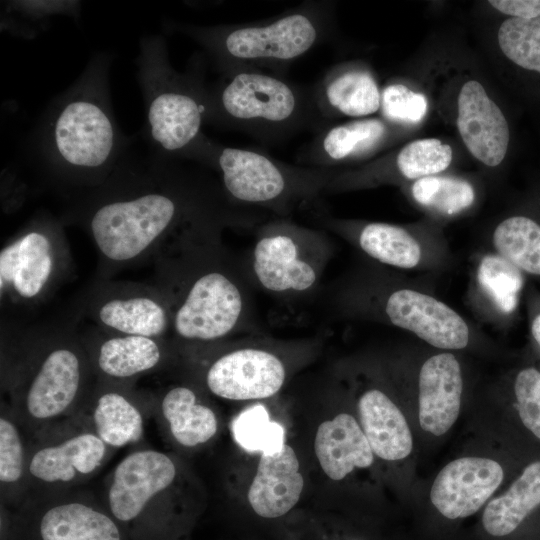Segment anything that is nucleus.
Instances as JSON below:
<instances>
[{
  "label": "nucleus",
  "mask_w": 540,
  "mask_h": 540,
  "mask_svg": "<svg viewBox=\"0 0 540 540\" xmlns=\"http://www.w3.org/2000/svg\"><path fill=\"white\" fill-rule=\"evenodd\" d=\"M105 274L141 261L166 241L210 222L239 221L220 197L177 172L96 199L85 215Z\"/></svg>",
  "instance_id": "obj_1"
},
{
  "label": "nucleus",
  "mask_w": 540,
  "mask_h": 540,
  "mask_svg": "<svg viewBox=\"0 0 540 540\" xmlns=\"http://www.w3.org/2000/svg\"><path fill=\"white\" fill-rule=\"evenodd\" d=\"M2 374L6 403L30 440L76 418L97 380L82 337L68 329L23 337Z\"/></svg>",
  "instance_id": "obj_2"
},
{
  "label": "nucleus",
  "mask_w": 540,
  "mask_h": 540,
  "mask_svg": "<svg viewBox=\"0 0 540 540\" xmlns=\"http://www.w3.org/2000/svg\"><path fill=\"white\" fill-rule=\"evenodd\" d=\"M218 230L189 231L175 240L177 256L161 254L158 260L157 285L171 304V332L185 344L219 342L245 320L244 290L211 250Z\"/></svg>",
  "instance_id": "obj_3"
},
{
  "label": "nucleus",
  "mask_w": 540,
  "mask_h": 540,
  "mask_svg": "<svg viewBox=\"0 0 540 540\" xmlns=\"http://www.w3.org/2000/svg\"><path fill=\"white\" fill-rule=\"evenodd\" d=\"M108 60L99 57L48 110L40 145L48 166L75 184L99 185L123 147L108 93Z\"/></svg>",
  "instance_id": "obj_4"
},
{
  "label": "nucleus",
  "mask_w": 540,
  "mask_h": 540,
  "mask_svg": "<svg viewBox=\"0 0 540 540\" xmlns=\"http://www.w3.org/2000/svg\"><path fill=\"white\" fill-rule=\"evenodd\" d=\"M326 3L309 2L269 20L218 26H178L196 41L219 70L279 74L327 36Z\"/></svg>",
  "instance_id": "obj_5"
},
{
  "label": "nucleus",
  "mask_w": 540,
  "mask_h": 540,
  "mask_svg": "<svg viewBox=\"0 0 540 540\" xmlns=\"http://www.w3.org/2000/svg\"><path fill=\"white\" fill-rule=\"evenodd\" d=\"M137 62L151 140L167 156L209 165L218 144L202 129L207 121V87L197 76L171 66L159 35L141 40Z\"/></svg>",
  "instance_id": "obj_6"
},
{
  "label": "nucleus",
  "mask_w": 540,
  "mask_h": 540,
  "mask_svg": "<svg viewBox=\"0 0 540 540\" xmlns=\"http://www.w3.org/2000/svg\"><path fill=\"white\" fill-rule=\"evenodd\" d=\"M207 121L262 141L282 140L303 129H323L311 87L262 71L225 74L213 88L207 87Z\"/></svg>",
  "instance_id": "obj_7"
},
{
  "label": "nucleus",
  "mask_w": 540,
  "mask_h": 540,
  "mask_svg": "<svg viewBox=\"0 0 540 540\" xmlns=\"http://www.w3.org/2000/svg\"><path fill=\"white\" fill-rule=\"evenodd\" d=\"M180 479L172 456L139 449L126 455L106 478L102 502L130 540H174Z\"/></svg>",
  "instance_id": "obj_8"
},
{
  "label": "nucleus",
  "mask_w": 540,
  "mask_h": 540,
  "mask_svg": "<svg viewBox=\"0 0 540 540\" xmlns=\"http://www.w3.org/2000/svg\"><path fill=\"white\" fill-rule=\"evenodd\" d=\"M210 166L219 172L222 191L230 202L267 209L281 217L313 204L337 173L287 164L253 149L219 144Z\"/></svg>",
  "instance_id": "obj_9"
},
{
  "label": "nucleus",
  "mask_w": 540,
  "mask_h": 540,
  "mask_svg": "<svg viewBox=\"0 0 540 540\" xmlns=\"http://www.w3.org/2000/svg\"><path fill=\"white\" fill-rule=\"evenodd\" d=\"M330 256L323 231L280 217L258 229L251 270L259 286L270 293H308L319 283Z\"/></svg>",
  "instance_id": "obj_10"
},
{
  "label": "nucleus",
  "mask_w": 540,
  "mask_h": 540,
  "mask_svg": "<svg viewBox=\"0 0 540 540\" xmlns=\"http://www.w3.org/2000/svg\"><path fill=\"white\" fill-rule=\"evenodd\" d=\"M70 263L59 223L50 218L29 222L0 251L1 302L36 305L67 276Z\"/></svg>",
  "instance_id": "obj_11"
},
{
  "label": "nucleus",
  "mask_w": 540,
  "mask_h": 540,
  "mask_svg": "<svg viewBox=\"0 0 540 540\" xmlns=\"http://www.w3.org/2000/svg\"><path fill=\"white\" fill-rule=\"evenodd\" d=\"M6 521L11 540H130L103 502L71 490L30 498Z\"/></svg>",
  "instance_id": "obj_12"
},
{
  "label": "nucleus",
  "mask_w": 540,
  "mask_h": 540,
  "mask_svg": "<svg viewBox=\"0 0 540 540\" xmlns=\"http://www.w3.org/2000/svg\"><path fill=\"white\" fill-rule=\"evenodd\" d=\"M111 449L79 415L30 440L26 500L66 492L85 482L104 465Z\"/></svg>",
  "instance_id": "obj_13"
},
{
  "label": "nucleus",
  "mask_w": 540,
  "mask_h": 540,
  "mask_svg": "<svg viewBox=\"0 0 540 540\" xmlns=\"http://www.w3.org/2000/svg\"><path fill=\"white\" fill-rule=\"evenodd\" d=\"M85 315L106 332L165 339L172 309L158 286L103 280L87 294Z\"/></svg>",
  "instance_id": "obj_14"
},
{
  "label": "nucleus",
  "mask_w": 540,
  "mask_h": 540,
  "mask_svg": "<svg viewBox=\"0 0 540 540\" xmlns=\"http://www.w3.org/2000/svg\"><path fill=\"white\" fill-rule=\"evenodd\" d=\"M287 364L275 350L259 345L228 349L205 366L203 380L213 395L227 400L266 399L277 394L287 378Z\"/></svg>",
  "instance_id": "obj_15"
},
{
  "label": "nucleus",
  "mask_w": 540,
  "mask_h": 540,
  "mask_svg": "<svg viewBox=\"0 0 540 540\" xmlns=\"http://www.w3.org/2000/svg\"><path fill=\"white\" fill-rule=\"evenodd\" d=\"M504 479V467L493 458H455L435 476L429 491L430 505L444 522L463 521L483 510Z\"/></svg>",
  "instance_id": "obj_16"
},
{
  "label": "nucleus",
  "mask_w": 540,
  "mask_h": 540,
  "mask_svg": "<svg viewBox=\"0 0 540 540\" xmlns=\"http://www.w3.org/2000/svg\"><path fill=\"white\" fill-rule=\"evenodd\" d=\"M385 318L442 350H460L470 341L465 320L431 295L409 288L389 292L380 304Z\"/></svg>",
  "instance_id": "obj_17"
},
{
  "label": "nucleus",
  "mask_w": 540,
  "mask_h": 540,
  "mask_svg": "<svg viewBox=\"0 0 540 540\" xmlns=\"http://www.w3.org/2000/svg\"><path fill=\"white\" fill-rule=\"evenodd\" d=\"M477 540H540V460L480 512Z\"/></svg>",
  "instance_id": "obj_18"
},
{
  "label": "nucleus",
  "mask_w": 540,
  "mask_h": 540,
  "mask_svg": "<svg viewBox=\"0 0 540 540\" xmlns=\"http://www.w3.org/2000/svg\"><path fill=\"white\" fill-rule=\"evenodd\" d=\"M98 380L131 384L161 367L168 356L165 339L106 332L96 327L81 336Z\"/></svg>",
  "instance_id": "obj_19"
},
{
  "label": "nucleus",
  "mask_w": 540,
  "mask_h": 540,
  "mask_svg": "<svg viewBox=\"0 0 540 540\" xmlns=\"http://www.w3.org/2000/svg\"><path fill=\"white\" fill-rule=\"evenodd\" d=\"M457 108V128L468 151L487 166L499 165L510 140L509 126L501 109L476 80L462 85Z\"/></svg>",
  "instance_id": "obj_20"
},
{
  "label": "nucleus",
  "mask_w": 540,
  "mask_h": 540,
  "mask_svg": "<svg viewBox=\"0 0 540 540\" xmlns=\"http://www.w3.org/2000/svg\"><path fill=\"white\" fill-rule=\"evenodd\" d=\"M462 395V369L456 356L441 352L426 359L418 377L421 429L434 437L449 432L460 415Z\"/></svg>",
  "instance_id": "obj_21"
},
{
  "label": "nucleus",
  "mask_w": 540,
  "mask_h": 540,
  "mask_svg": "<svg viewBox=\"0 0 540 540\" xmlns=\"http://www.w3.org/2000/svg\"><path fill=\"white\" fill-rule=\"evenodd\" d=\"M323 129L337 117H365L380 110L381 90L369 69L340 64L311 87Z\"/></svg>",
  "instance_id": "obj_22"
},
{
  "label": "nucleus",
  "mask_w": 540,
  "mask_h": 540,
  "mask_svg": "<svg viewBox=\"0 0 540 540\" xmlns=\"http://www.w3.org/2000/svg\"><path fill=\"white\" fill-rule=\"evenodd\" d=\"M79 416L112 449L138 443L144 434L141 403L131 384L97 379Z\"/></svg>",
  "instance_id": "obj_23"
},
{
  "label": "nucleus",
  "mask_w": 540,
  "mask_h": 540,
  "mask_svg": "<svg viewBox=\"0 0 540 540\" xmlns=\"http://www.w3.org/2000/svg\"><path fill=\"white\" fill-rule=\"evenodd\" d=\"M390 123L362 118L327 126L303 148L298 161L307 167L335 170L338 165L365 158L386 144Z\"/></svg>",
  "instance_id": "obj_24"
},
{
  "label": "nucleus",
  "mask_w": 540,
  "mask_h": 540,
  "mask_svg": "<svg viewBox=\"0 0 540 540\" xmlns=\"http://www.w3.org/2000/svg\"><path fill=\"white\" fill-rule=\"evenodd\" d=\"M294 449L285 443L274 453H261L247 498L262 518L274 519L288 513L299 501L304 479Z\"/></svg>",
  "instance_id": "obj_25"
},
{
  "label": "nucleus",
  "mask_w": 540,
  "mask_h": 540,
  "mask_svg": "<svg viewBox=\"0 0 540 540\" xmlns=\"http://www.w3.org/2000/svg\"><path fill=\"white\" fill-rule=\"evenodd\" d=\"M359 423L376 457L389 462L408 458L414 439L408 421L382 389H366L358 398Z\"/></svg>",
  "instance_id": "obj_26"
},
{
  "label": "nucleus",
  "mask_w": 540,
  "mask_h": 540,
  "mask_svg": "<svg viewBox=\"0 0 540 540\" xmlns=\"http://www.w3.org/2000/svg\"><path fill=\"white\" fill-rule=\"evenodd\" d=\"M314 449L323 472L335 481L355 469L369 468L375 459L359 421L348 413H340L318 426Z\"/></svg>",
  "instance_id": "obj_27"
},
{
  "label": "nucleus",
  "mask_w": 540,
  "mask_h": 540,
  "mask_svg": "<svg viewBox=\"0 0 540 540\" xmlns=\"http://www.w3.org/2000/svg\"><path fill=\"white\" fill-rule=\"evenodd\" d=\"M318 220L324 228L352 239L365 254L380 263L412 269L421 262L420 243L401 226L384 222L357 226L327 216H321Z\"/></svg>",
  "instance_id": "obj_28"
},
{
  "label": "nucleus",
  "mask_w": 540,
  "mask_h": 540,
  "mask_svg": "<svg viewBox=\"0 0 540 540\" xmlns=\"http://www.w3.org/2000/svg\"><path fill=\"white\" fill-rule=\"evenodd\" d=\"M159 409L171 437L182 447L203 445L218 431L215 412L202 403L196 391L189 386L168 388L160 399Z\"/></svg>",
  "instance_id": "obj_29"
},
{
  "label": "nucleus",
  "mask_w": 540,
  "mask_h": 540,
  "mask_svg": "<svg viewBox=\"0 0 540 540\" xmlns=\"http://www.w3.org/2000/svg\"><path fill=\"white\" fill-rule=\"evenodd\" d=\"M30 439L10 406L0 416V486L2 505L20 507L28 497L27 464Z\"/></svg>",
  "instance_id": "obj_30"
},
{
  "label": "nucleus",
  "mask_w": 540,
  "mask_h": 540,
  "mask_svg": "<svg viewBox=\"0 0 540 540\" xmlns=\"http://www.w3.org/2000/svg\"><path fill=\"white\" fill-rule=\"evenodd\" d=\"M492 241L500 256L520 270L540 275V225L534 220L509 217L497 225Z\"/></svg>",
  "instance_id": "obj_31"
},
{
  "label": "nucleus",
  "mask_w": 540,
  "mask_h": 540,
  "mask_svg": "<svg viewBox=\"0 0 540 540\" xmlns=\"http://www.w3.org/2000/svg\"><path fill=\"white\" fill-rule=\"evenodd\" d=\"M411 193L417 203L444 215L460 213L475 200L474 188L468 181L448 176L418 179Z\"/></svg>",
  "instance_id": "obj_32"
},
{
  "label": "nucleus",
  "mask_w": 540,
  "mask_h": 540,
  "mask_svg": "<svg viewBox=\"0 0 540 540\" xmlns=\"http://www.w3.org/2000/svg\"><path fill=\"white\" fill-rule=\"evenodd\" d=\"M477 280L502 313L509 314L516 309L523 287V276L514 264L499 254L486 255L478 266Z\"/></svg>",
  "instance_id": "obj_33"
},
{
  "label": "nucleus",
  "mask_w": 540,
  "mask_h": 540,
  "mask_svg": "<svg viewBox=\"0 0 540 540\" xmlns=\"http://www.w3.org/2000/svg\"><path fill=\"white\" fill-rule=\"evenodd\" d=\"M497 38L501 51L509 60L524 69L540 73V16L505 20Z\"/></svg>",
  "instance_id": "obj_34"
},
{
  "label": "nucleus",
  "mask_w": 540,
  "mask_h": 540,
  "mask_svg": "<svg viewBox=\"0 0 540 540\" xmlns=\"http://www.w3.org/2000/svg\"><path fill=\"white\" fill-rule=\"evenodd\" d=\"M452 157V148L439 139H418L399 151L395 167L403 177L416 181L443 172L451 164Z\"/></svg>",
  "instance_id": "obj_35"
},
{
  "label": "nucleus",
  "mask_w": 540,
  "mask_h": 540,
  "mask_svg": "<svg viewBox=\"0 0 540 540\" xmlns=\"http://www.w3.org/2000/svg\"><path fill=\"white\" fill-rule=\"evenodd\" d=\"M234 433L237 441L246 449L274 453L285 444L284 428L269 420L265 408L254 406L244 411L236 420Z\"/></svg>",
  "instance_id": "obj_36"
},
{
  "label": "nucleus",
  "mask_w": 540,
  "mask_h": 540,
  "mask_svg": "<svg viewBox=\"0 0 540 540\" xmlns=\"http://www.w3.org/2000/svg\"><path fill=\"white\" fill-rule=\"evenodd\" d=\"M425 95L402 83L386 85L381 90L380 110L385 120L400 125L419 123L427 112Z\"/></svg>",
  "instance_id": "obj_37"
},
{
  "label": "nucleus",
  "mask_w": 540,
  "mask_h": 540,
  "mask_svg": "<svg viewBox=\"0 0 540 540\" xmlns=\"http://www.w3.org/2000/svg\"><path fill=\"white\" fill-rule=\"evenodd\" d=\"M514 396L523 426L540 440V372L537 369L528 367L518 372Z\"/></svg>",
  "instance_id": "obj_38"
},
{
  "label": "nucleus",
  "mask_w": 540,
  "mask_h": 540,
  "mask_svg": "<svg viewBox=\"0 0 540 540\" xmlns=\"http://www.w3.org/2000/svg\"><path fill=\"white\" fill-rule=\"evenodd\" d=\"M489 4L511 18L533 19L540 16V0H490Z\"/></svg>",
  "instance_id": "obj_39"
},
{
  "label": "nucleus",
  "mask_w": 540,
  "mask_h": 540,
  "mask_svg": "<svg viewBox=\"0 0 540 540\" xmlns=\"http://www.w3.org/2000/svg\"><path fill=\"white\" fill-rule=\"evenodd\" d=\"M531 332H532L533 338L535 339L537 344L540 346V314L534 318L532 322Z\"/></svg>",
  "instance_id": "obj_40"
},
{
  "label": "nucleus",
  "mask_w": 540,
  "mask_h": 540,
  "mask_svg": "<svg viewBox=\"0 0 540 540\" xmlns=\"http://www.w3.org/2000/svg\"><path fill=\"white\" fill-rule=\"evenodd\" d=\"M351 540H359V539H351Z\"/></svg>",
  "instance_id": "obj_41"
}]
</instances>
